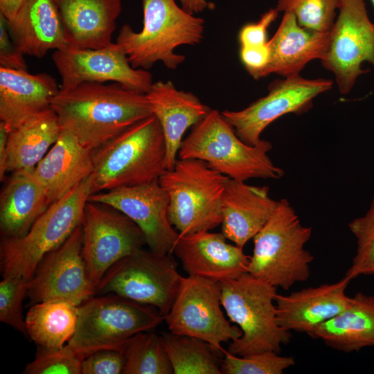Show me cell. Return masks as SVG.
<instances>
[{"mask_svg":"<svg viewBox=\"0 0 374 374\" xmlns=\"http://www.w3.org/2000/svg\"><path fill=\"white\" fill-rule=\"evenodd\" d=\"M51 109L61 128L91 150L154 114L146 93L127 90L116 82H86L60 90Z\"/></svg>","mask_w":374,"mask_h":374,"instance_id":"cell-1","label":"cell"},{"mask_svg":"<svg viewBox=\"0 0 374 374\" xmlns=\"http://www.w3.org/2000/svg\"><path fill=\"white\" fill-rule=\"evenodd\" d=\"M91 194L159 179L167 170L166 146L154 114L93 150Z\"/></svg>","mask_w":374,"mask_h":374,"instance_id":"cell-2","label":"cell"},{"mask_svg":"<svg viewBox=\"0 0 374 374\" xmlns=\"http://www.w3.org/2000/svg\"><path fill=\"white\" fill-rule=\"evenodd\" d=\"M143 27L135 32L125 24L116 43L125 51L132 67L148 70L157 62L176 69L185 56L175 53L181 45L199 44L204 20L179 6L175 0H142Z\"/></svg>","mask_w":374,"mask_h":374,"instance_id":"cell-3","label":"cell"},{"mask_svg":"<svg viewBox=\"0 0 374 374\" xmlns=\"http://www.w3.org/2000/svg\"><path fill=\"white\" fill-rule=\"evenodd\" d=\"M311 235L312 228L303 225L289 201L281 199L253 238L248 273L284 290L307 280L314 256L305 245Z\"/></svg>","mask_w":374,"mask_h":374,"instance_id":"cell-4","label":"cell"},{"mask_svg":"<svg viewBox=\"0 0 374 374\" xmlns=\"http://www.w3.org/2000/svg\"><path fill=\"white\" fill-rule=\"evenodd\" d=\"M269 141L256 145L242 141L217 109H211L181 142L179 159H197L231 179L245 181L253 178L278 179L284 171L268 156Z\"/></svg>","mask_w":374,"mask_h":374,"instance_id":"cell-5","label":"cell"},{"mask_svg":"<svg viewBox=\"0 0 374 374\" xmlns=\"http://www.w3.org/2000/svg\"><path fill=\"white\" fill-rule=\"evenodd\" d=\"M220 286L222 306L230 322L242 331L240 338L231 341L227 352L236 356L267 350L280 353L292 335L277 322V288L249 273L220 282Z\"/></svg>","mask_w":374,"mask_h":374,"instance_id":"cell-6","label":"cell"},{"mask_svg":"<svg viewBox=\"0 0 374 374\" xmlns=\"http://www.w3.org/2000/svg\"><path fill=\"white\" fill-rule=\"evenodd\" d=\"M90 176L50 204L25 235L1 237L3 277L15 276L29 280L44 257L61 245L82 224L85 205L91 195Z\"/></svg>","mask_w":374,"mask_h":374,"instance_id":"cell-7","label":"cell"},{"mask_svg":"<svg viewBox=\"0 0 374 374\" xmlns=\"http://www.w3.org/2000/svg\"><path fill=\"white\" fill-rule=\"evenodd\" d=\"M229 178L197 159H179L159 177L169 195V221L180 235L221 224L222 198Z\"/></svg>","mask_w":374,"mask_h":374,"instance_id":"cell-8","label":"cell"},{"mask_svg":"<svg viewBox=\"0 0 374 374\" xmlns=\"http://www.w3.org/2000/svg\"><path fill=\"white\" fill-rule=\"evenodd\" d=\"M163 320L154 307L115 294L91 297L78 306L76 328L67 344L82 360L103 350L123 353L133 336Z\"/></svg>","mask_w":374,"mask_h":374,"instance_id":"cell-9","label":"cell"},{"mask_svg":"<svg viewBox=\"0 0 374 374\" xmlns=\"http://www.w3.org/2000/svg\"><path fill=\"white\" fill-rule=\"evenodd\" d=\"M177 266L172 254L142 248L110 267L96 293L115 294L153 306L164 317L171 309L183 278Z\"/></svg>","mask_w":374,"mask_h":374,"instance_id":"cell-10","label":"cell"},{"mask_svg":"<svg viewBox=\"0 0 374 374\" xmlns=\"http://www.w3.org/2000/svg\"><path fill=\"white\" fill-rule=\"evenodd\" d=\"M221 306L220 282L188 275L163 319L170 332L202 339L223 353L222 343L240 338L242 331L231 325Z\"/></svg>","mask_w":374,"mask_h":374,"instance_id":"cell-11","label":"cell"},{"mask_svg":"<svg viewBox=\"0 0 374 374\" xmlns=\"http://www.w3.org/2000/svg\"><path fill=\"white\" fill-rule=\"evenodd\" d=\"M82 226V256L96 288L108 269L123 258L146 244L139 227L109 205L88 201Z\"/></svg>","mask_w":374,"mask_h":374,"instance_id":"cell-12","label":"cell"},{"mask_svg":"<svg viewBox=\"0 0 374 374\" xmlns=\"http://www.w3.org/2000/svg\"><path fill=\"white\" fill-rule=\"evenodd\" d=\"M332 81L305 79L299 75L276 80L268 87V93L240 111H223L224 119L245 143L256 145L263 130L279 117L290 113L301 114L312 106L313 99L330 90Z\"/></svg>","mask_w":374,"mask_h":374,"instance_id":"cell-13","label":"cell"},{"mask_svg":"<svg viewBox=\"0 0 374 374\" xmlns=\"http://www.w3.org/2000/svg\"><path fill=\"white\" fill-rule=\"evenodd\" d=\"M321 61L334 73L343 94L349 93L357 78L366 72L362 69L364 62L374 68V24L364 0H341L328 51Z\"/></svg>","mask_w":374,"mask_h":374,"instance_id":"cell-14","label":"cell"},{"mask_svg":"<svg viewBox=\"0 0 374 374\" xmlns=\"http://www.w3.org/2000/svg\"><path fill=\"white\" fill-rule=\"evenodd\" d=\"M52 60L61 77L60 90L86 82L113 81L127 90L146 93L153 83L151 73L132 67L117 43L98 49L56 50Z\"/></svg>","mask_w":374,"mask_h":374,"instance_id":"cell-15","label":"cell"},{"mask_svg":"<svg viewBox=\"0 0 374 374\" xmlns=\"http://www.w3.org/2000/svg\"><path fill=\"white\" fill-rule=\"evenodd\" d=\"M82 236L81 224L39 262L28 282L33 304L62 299L79 306L96 293L82 256Z\"/></svg>","mask_w":374,"mask_h":374,"instance_id":"cell-16","label":"cell"},{"mask_svg":"<svg viewBox=\"0 0 374 374\" xmlns=\"http://www.w3.org/2000/svg\"><path fill=\"white\" fill-rule=\"evenodd\" d=\"M88 201L109 205L127 215L143 232L149 249L172 253L179 233L169 221V195L159 179L93 193Z\"/></svg>","mask_w":374,"mask_h":374,"instance_id":"cell-17","label":"cell"},{"mask_svg":"<svg viewBox=\"0 0 374 374\" xmlns=\"http://www.w3.org/2000/svg\"><path fill=\"white\" fill-rule=\"evenodd\" d=\"M172 253L189 276L220 283L248 273L250 256L243 248L228 243L222 232L179 235Z\"/></svg>","mask_w":374,"mask_h":374,"instance_id":"cell-18","label":"cell"},{"mask_svg":"<svg viewBox=\"0 0 374 374\" xmlns=\"http://www.w3.org/2000/svg\"><path fill=\"white\" fill-rule=\"evenodd\" d=\"M350 279L308 287L288 295L276 294V319L284 330L309 335L319 325L340 313L350 297L346 290Z\"/></svg>","mask_w":374,"mask_h":374,"instance_id":"cell-19","label":"cell"},{"mask_svg":"<svg viewBox=\"0 0 374 374\" xmlns=\"http://www.w3.org/2000/svg\"><path fill=\"white\" fill-rule=\"evenodd\" d=\"M60 91L50 74L0 66V120L12 130L51 109Z\"/></svg>","mask_w":374,"mask_h":374,"instance_id":"cell-20","label":"cell"},{"mask_svg":"<svg viewBox=\"0 0 374 374\" xmlns=\"http://www.w3.org/2000/svg\"><path fill=\"white\" fill-rule=\"evenodd\" d=\"M278 201L269 195V187L227 179L222 198V233L243 248L267 223Z\"/></svg>","mask_w":374,"mask_h":374,"instance_id":"cell-21","label":"cell"},{"mask_svg":"<svg viewBox=\"0 0 374 374\" xmlns=\"http://www.w3.org/2000/svg\"><path fill=\"white\" fill-rule=\"evenodd\" d=\"M330 33L305 29L298 24L293 14L284 12L276 32L268 41V62L253 78L271 73L284 78L299 75L309 62L324 57L329 47Z\"/></svg>","mask_w":374,"mask_h":374,"instance_id":"cell-22","label":"cell"},{"mask_svg":"<svg viewBox=\"0 0 374 374\" xmlns=\"http://www.w3.org/2000/svg\"><path fill=\"white\" fill-rule=\"evenodd\" d=\"M63 25L68 48L98 49L112 43L121 0H53Z\"/></svg>","mask_w":374,"mask_h":374,"instance_id":"cell-23","label":"cell"},{"mask_svg":"<svg viewBox=\"0 0 374 374\" xmlns=\"http://www.w3.org/2000/svg\"><path fill=\"white\" fill-rule=\"evenodd\" d=\"M93 154V150L62 129L56 142L34 170L49 204L62 199L92 174Z\"/></svg>","mask_w":374,"mask_h":374,"instance_id":"cell-24","label":"cell"},{"mask_svg":"<svg viewBox=\"0 0 374 374\" xmlns=\"http://www.w3.org/2000/svg\"><path fill=\"white\" fill-rule=\"evenodd\" d=\"M146 96L164 135L167 170H172L185 132L201 121L211 109L193 93L178 90L171 81L152 83Z\"/></svg>","mask_w":374,"mask_h":374,"instance_id":"cell-25","label":"cell"},{"mask_svg":"<svg viewBox=\"0 0 374 374\" xmlns=\"http://www.w3.org/2000/svg\"><path fill=\"white\" fill-rule=\"evenodd\" d=\"M7 25L13 42L24 55L42 58L51 50L69 47L53 0H25Z\"/></svg>","mask_w":374,"mask_h":374,"instance_id":"cell-26","label":"cell"},{"mask_svg":"<svg viewBox=\"0 0 374 374\" xmlns=\"http://www.w3.org/2000/svg\"><path fill=\"white\" fill-rule=\"evenodd\" d=\"M35 168L12 172L0 195L1 237L25 235L50 205Z\"/></svg>","mask_w":374,"mask_h":374,"instance_id":"cell-27","label":"cell"},{"mask_svg":"<svg viewBox=\"0 0 374 374\" xmlns=\"http://www.w3.org/2000/svg\"><path fill=\"white\" fill-rule=\"evenodd\" d=\"M308 336L346 353L374 346V296L357 293L344 310Z\"/></svg>","mask_w":374,"mask_h":374,"instance_id":"cell-28","label":"cell"},{"mask_svg":"<svg viewBox=\"0 0 374 374\" xmlns=\"http://www.w3.org/2000/svg\"><path fill=\"white\" fill-rule=\"evenodd\" d=\"M62 128L51 109L10 132L6 172L35 168L57 140Z\"/></svg>","mask_w":374,"mask_h":374,"instance_id":"cell-29","label":"cell"},{"mask_svg":"<svg viewBox=\"0 0 374 374\" xmlns=\"http://www.w3.org/2000/svg\"><path fill=\"white\" fill-rule=\"evenodd\" d=\"M78 305L62 299L33 304L25 317L26 333L40 347L58 348L73 335Z\"/></svg>","mask_w":374,"mask_h":374,"instance_id":"cell-30","label":"cell"},{"mask_svg":"<svg viewBox=\"0 0 374 374\" xmlns=\"http://www.w3.org/2000/svg\"><path fill=\"white\" fill-rule=\"evenodd\" d=\"M161 337L174 374H221L222 352L208 342L171 332Z\"/></svg>","mask_w":374,"mask_h":374,"instance_id":"cell-31","label":"cell"},{"mask_svg":"<svg viewBox=\"0 0 374 374\" xmlns=\"http://www.w3.org/2000/svg\"><path fill=\"white\" fill-rule=\"evenodd\" d=\"M123 374H172L173 369L161 335L143 331L125 346Z\"/></svg>","mask_w":374,"mask_h":374,"instance_id":"cell-32","label":"cell"},{"mask_svg":"<svg viewBox=\"0 0 374 374\" xmlns=\"http://www.w3.org/2000/svg\"><path fill=\"white\" fill-rule=\"evenodd\" d=\"M341 0H277L278 12L293 14L303 28L320 33L330 32L336 10Z\"/></svg>","mask_w":374,"mask_h":374,"instance_id":"cell-33","label":"cell"},{"mask_svg":"<svg viewBox=\"0 0 374 374\" xmlns=\"http://www.w3.org/2000/svg\"><path fill=\"white\" fill-rule=\"evenodd\" d=\"M221 364L223 374H282L295 364L292 356H282L274 351L267 350L236 356L227 351Z\"/></svg>","mask_w":374,"mask_h":374,"instance_id":"cell-34","label":"cell"},{"mask_svg":"<svg viewBox=\"0 0 374 374\" xmlns=\"http://www.w3.org/2000/svg\"><path fill=\"white\" fill-rule=\"evenodd\" d=\"M357 240V250L345 276L352 280L361 275L374 274V197L363 216L348 224Z\"/></svg>","mask_w":374,"mask_h":374,"instance_id":"cell-35","label":"cell"},{"mask_svg":"<svg viewBox=\"0 0 374 374\" xmlns=\"http://www.w3.org/2000/svg\"><path fill=\"white\" fill-rule=\"evenodd\" d=\"M82 359L66 344L58 348L41 347L26 374H81Z\"/></svg>","mask_w":374,"mask_h":374,"instance_id":"cell-36","label":"cell"},{"mask_svg":"<svg viewBox=\"0 0 374 374\" xmlns=\"http://www.w3.org/2000/svg\"><path fill=\"white\" fill-rule=\"evenodd\" d=\"M28 280L21 277H3L0 283V321L26 333L22 301L27 294Z\"/></svg>","mask_w":374,"mask_h":374,"instance_id":"cell-37","label":"cell"},{"mask_svg":"<svg viewBox=\"0 0 374 374\" xmlns=\"http://www.w3.org/2000/svg\"><path fill=\"white\" fill-rule=\"evenodd\" d=\"M125 362L124 355L121 351L99 350L83 359L81 374L123 373Z\"/></svg>","mask_w":374,"mask_h":374,"instance_id":"cell-38","label":"cell"},{"mask_svg":"<svg viewBox=\"0 0 374 374\" xmlns=\"http://www.w3.org/2000/svg\"><path fill=\"white\" fill-rule=\"evenodd\" d=\"M278 10L269 8L255 23L245 24L239 32L240 46H262L267 44V30L278 15Z\"/></svg>","mask_w":374,"mask_h":374,"instance_id":"cell-39","label":"cell"},{"mask_svg":"<svg viewBox=\"0 0 374 374\" xmlns=\"http://www.w3.org/2000/svg\"><path fill=\"white\" fill-rule=\"evenodd\" d=\"M24 55L12 39L6 18L0 14V65L14 69L26 70L27 65Z\"/></svg>","mask_w":374,"mask_h":374,"instance_id":"cell-40","label":"cell"},{"mask_svg":"<svg viewBox=\"0 0 374 374\" xmlns=\"http://www.w3.org/2000/svg\"><path fill=\"white\" fill-rule=\"evenodd\" d=\"M240 57L248 73L254 78L267 64L269 57L268 42L258 47L240 46Z\"/></svg>","mask_w":374,"mask_h":374,"instance_id":"cell-41","label":"cell"},{"mask_svg":"<svg viewBox=\"0 0 374 374\" xmlns=\"http://www.w3.org/2000/svg\"><path fill=\"white\" fill-rule=\"evenodd\" d=\"M10 130L3 122L0 121V180H4L6 172L7 144Z\"/></svg>","mask_w":374,"mask_h":374,"instance_id":"cell-42","label":"cell"},{"mask_svg":"<svg viewBox=\"0 0 374 374\" xmlns=\"http://www.w3.org/2000/svg\"><path fill=\"white\" fill-rule=\"evenodd\" d=\"M25 0H0V14L8 21H12Z\"/></svg>","mask_w":374,"mask_h":374,"instance_id":"cell-43","label":"cell"},{"mask_svg":"<svg viewBox=\"0 0 374 374\" xmlns=\"http://www.w3.org/2000/svg\"><path fill=\"white\" fill-rule=\"evenodd\" d=\"M181 7L190 14L195 15L211 8L207 0H179Z\"/></svg>","mask_w":374,"mask_h":374,"instance_id":"cell-44","label":"cell"},{"mask_svg":"<svg viewBox=\"0 0 374 374\" xmlns=\"http://www.w3.org/2000/svg\"><path fill=\"white\" fill-rule=\"evenodd\" d=\"M372 1H373V5H374V0H372Z\"/></svg>","mask_w":374,"mask_h":374,"instance_id":"cell-45","label":"cell"}]
</instances>
